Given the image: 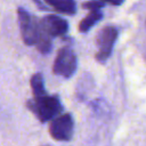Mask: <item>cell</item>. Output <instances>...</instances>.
Returning a JSON list of instances; mask_svg holds the SVG:
<instances>
[{
	"label": "cell",
	"mask_w": 146,
	"mask_h": 146,
	"mask_svg": "<svg viewBox=\"0 0 146 146\" xmlns=\"http://www.w3.org/2000/svg\"><path fill=\"white\" fill-rule=\"evenodd\" d=\"M102 7H103V2H102V1H96V0L88 1V2H84V3H83V8L89 9V10H92V9H100Z\"/></svg>",
	"instance_id": "10"
},
{
	"label": "cell",
	"mask_w": 146,
	"mask_h": 146,
	"mask_svg": "<svg viewBox=\"0 0 146 146\" xmlns=\"http://www.w3.org/2000/svg\"><path fill=\"white\" fill-rule=\"evenodd\" d=\"M76 56L73 52V50H71L67 47H64L58 51L56 56L52 71L56 75L70 78L74 74L76 70Z\"/></svg>",
	"instance_id": "3"
},
{
	"label": "cell",
	"mask_w": 146,
	"mask_h": 146,
	"mask_svg": "<svg viewBox=\"0 0 146 146\" xmlns=\"http://www.w3.org/2000/svg\"><path fill=\"white\" fill-rule=\"evenodd\" d=\"M116 38H117V30L113 26H106L98 33L96 38V42L98 46V52L96 54V59L104 62L111 56Z\"/></svg>",
	"instance_id": "4"
},
{
	"label": "cell",
	"mask_w": 146,
	"mask_h": 146,
	"mask_svg": "<svg viewBox=\"0 0 146 146\" xmlns=\"http://www.w3.org/2000/svg\"><path fill=\"white\" fill-rule=\"evenodd\" d=\"M73 128L74 124L72 116L70 114H62L51 121L49 125V132L54 139L66 141L72 138Z\"/></svg>",
	"instance_id": "5"
},
{
	"label": "cell",
	"mask_w": 146,
	"mask_h": 146,
	"mask_svg": "<svg viewBox=\"0 0 146 146\" xmlns=\"http://www.w3.org/2000/svg\"><path fill=\"white\" fill-rule=\"evenodd\" d=\"M39 24H40L41 30L50 38L64 35L68 30L67 22L56 15H48L43 17L39 22Z\"/></svg>",
	"instance_id": "6"
},
{
	"label": "cell",
	"mask_w": 146,
	"mask_h": 146,
	"mask_svg": "<svg viewBox=\"0 0 146 146\" xmlns=\"http://www.w3.org/2000/svg\"><path fill=\"white\" fill-rule=\"evenodd\" d=\"M44 1L58 13L73 15L76 11L74 0H44Z\"/></svg>",
	"instance_id": "7"
},
{
	"label": "cell",
	"mask_w": 146,
	"mask_h": 146,
	"mask_svg": "<svg viewBox=\"0 0 146 146\" xmlns=\"http://www.w3.org/2000/svg\"><path fill=\"white\" fill-rule=\"evenodd\" d=\"M31 88H32L33 97H38V96H42V95L47 94L46 89H44L43 78L40 73H36L31 78Z\"/></svg>",
	"instance_id": "9"
},
{
	"label": "cell",
	"mask_w": 146,
	"mask_h": 146,
	"mask_svg": "<svg viewBox=\"0 0 146 146\" xmlns=\"http://www.w3.org/2000/svg\"><path fill=\"white\" fill-rule=\"evenodd\" d=\"M27 107L36 115L41 122L54 119L62 111L59 99L56 96H49L48 94L33 97V100L27 103Z\"/></svg>",
	"instance_id": "1"
},
{
	"label": "cell",
	"mask_w": 146,
	"mask_h": 146,
	"mask_svg": "<svg viewBox=\"0 0 146 146\" xmlns=\"http://www.w3.org/2000/svg\"><path fill=\"white\" fill-rule=\"evenodd\" d=\"M102 2L104 1V2H108V3H112V5H114V6H119V5H121L124 0H100Z\"/></svg>",
	"instance_id": "11"
},
{
	"label": "cell",
	"mask_w": 146,
	"mask_h": 146,
	"mask_svg": "<svg viewBox=\"0 0 146 146\" xmlns=\"http://www.w3.org/2000/svg\"><path fill=\"white\" fill-rule=\"evenodd\" d=\"M17 14H18L21 34L24 43L27 46L35 44L40 31L39 21L35 17L31 16L24 8H18Z\"/></svg>",
	"instance_id": "2"
},
{
	"label": "cell",
	"mask_w": 146,
	"mask_h": 146,
	"mask_svg": "<svg viewBox=\"0 0 146 146\" xmlns=\"http://www.w3.org/2000/svg\"><path fill=\"white\" fill-rule=\"evenodd\" d=\"M103 17L102 13H100V9H92L89 11V14L80 22L79 24V31L80 32H88L100 18Z\"/></svg>",
	"instance_id": "8"
}]
</instances>
